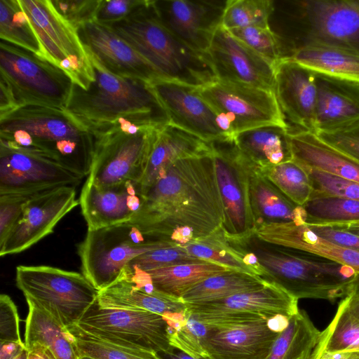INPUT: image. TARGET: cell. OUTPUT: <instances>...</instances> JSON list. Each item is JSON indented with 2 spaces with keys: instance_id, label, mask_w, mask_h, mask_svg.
I'll return each instance as SVG.
<instances>
[{
  "instance_id": "obj_5",
  "label": "cell",
  "mask_w": 359,
  "mask_h": 359,
  "mask_svg": "<svg viewBox=\"0 0 359 359\" xmlns=\"http://www.w3.org/2000/svg\"><path fill=\"white\" fill-rule=\"evenodd\" d=\"M226 238L232 245L257 257L266 273L264 280L297 300L334 302L344 297L357 273L349 266L318 255L264 241L255 233L241 238Z\"/></svg>"
},
{
  "instance_id": "obj_28",
  "label": "cell",
  "mask_w": 359,
  "mask_h": 359,
  "mask_svg": "<svg viewBox=\"0 0 359 359\" xmlns=\"http://www.w3.org/2000/svg\"><path fill=\"white\" fill-rule=\"evenodd\" d=\"M289 137L293 161L359 182V162L324 142L314 133L290 128Z\"/></svg>"
},
{
  "instance_id": "obj_32",
  "label": "cell",
  "mask_w": 359,
  "mask_h": 359,
  "mask_svg": "<svg viewBox=\"0 0 359 359\" xmlns=\"http://www.w3.org/2000/svg\"><path fill=\"white\" fill-rule=\"evenodd\" d=\"M261 277L238 270L213 275L185 291L180 299L186 304H197L224 299L257 290L268 285Z\"/></svg>"
},
{
  "instance_id": "obj_31",
  "label": "cell",
  "mask_w": 359,
  "mask_h": 359,
  "mask_svg": "<svg viewBox=\"0 0 359 359\" xmlns=\"http://www.w3.org/2000/svg\"><path fill=\"white\" fill-rule=\"evenodd\" d=\"M289 129L264 126L236 133L233 140L245 158L264 168L292 160Z\"/></svg>"
},
{
  "instance_id": "obj_60",
  "label": "cell",
  "mask_w": 359,
  "mask_h": 359,
  "mask_svg": "<svg viewBox=\"0 0 359 359\" xmlns=\"http://www.w3.org/2000/svg\"><path fill=\"white\" fill-rule=\"evenodd\" d=\"M359 236V223L332 226Z\"/></svg>"
},
{
  "instance_id": "obj_40",
  "label": "cell",
  "mask_w": 359,
  "mask_h": 359,
  "mask_svg": "<svg viewBox=\"0 0 359 359\" xmlns=\"http://www.w3.org/2000/svg\"><path fill=\"white\" fill-rule=\"evenodd\" d=\"M182 247L190 255L198 259L256 275L245 264L241 252L234 248L228 241L222 227L212 233L194 239Z\"/></svg>"
},
{
  "instance_id": "obj_2",
  "label": "cell",
  "mask_w": 359,
  "mask_h": 359,
  "mask_svg": "<svg viewBox=\"0 0 359 359\" xmlns=\"http://www.w3.org/2000/svg\"><path fill=\"white\" fill-rule=\"evenodd\" d=\"M95 132L65 108L27 104L0 116V145L54 161L88 175Z\"/></svg>"
},
{
  "instance_id": "obj_23",
  "label": "cell",
  "mask_w": 359,
  "mask_h": 359,
  "mask_svg": "<svg viewBox=\"0 0 359 359\" xmlns=\"http://www.w3.org/2000/svg\"><path fill=\"white\" fill-rule=\"evenodd\" d=\"M275 93L285 116L293 128L315 133L316 74L285 58L275 65Z\"/></svg>"
},
{
  "instance_id": "obj_62",
  "label": "cell",
  "mask_w": 359,
  "mask_h": 359,
  "mask_svg": "<svg viewBox=\"0 0 359 359\" xmlns=\"http://www.w3.org/2000/svg\"><path fill=\"white\" fill-rule=\"evenodd\" d=\"M79 359H94L88 356H80Z\"/></svg>"
},
{
  "instance_id": "obj_61",
  "label": "cell",
  "mask_w": 359,
  "mask_h": 359,
  "mask_svg": "<svg viewBox=\"0 0 359 359\" xmlns=\"http://www.w3.org/2000/svg\"><path fill=\"white\" fill-rule=\"evenodd\" d=\"M28 353H29L28 349L27 348H25L19 355H18L13 359H27Z\"/></svg>"
},
{
  "instance_id": "obj_52",
  "label": "cell",
  "mask_w": 359,
  "mask_h": 359,
  "mask_svg": "<svg viewBox=\"0 0 359 359\" xmlns=\"http://www.w3.org/2000/svg\"><path fill=\"white\" fill-rule=\"evenodd\" d=\"M29 198L20 196H0V242L10 231L21 212L24 203Z\"/></svg>"
},
{
  "instance_id": "obj_46",
  "label": "cell",
  "mask_w": 359,
  "mask_h": 359,
  "mask_svg": "<svg viewBox=\"0 0 359 359\" xmlns=\"http://www.w3.org/2000/svg\"><path fill=\"white\" fill-rule=\"evenodd\" d=\"M210 329L209 325L197 320L189 313L187 324L169 334L170 345L194 358L208 357L204 339Z\"/></svg>"
},
{
  "instance_id": "obj_29",
  "label": "cell",
  "mask_w": 359,
  "mask_h": 359,
  "mask_svg": "<svg viewBox=\"0 0 359 359\" xmlns=\"http://www.w3.org/2000/svg\"><path fill=\"white\" fill-rule=\"evenodd\" d=\"M248 173L250 205L256 229L265 224L305 222L302 206L290 200L249 160Z\"/></svg>"
},
{
  "instance_id": "obj_48",
  "label": "cell",
  "mask_w": 359,
  "mask_h": 359,
  "mask_svg": "<svg viewBox=\"0 0 359 359\" xmlns=\"http://www.w3.org/2000/svg\"><path fill=\"white\" fill-rule=\"evenodd\" d=\"M315 134L324 142L359 162V119L339 128Z\"/></svg>"
},
{
  "instance_id": "obj_22",
  "label": "cell",
  "mask_w": 359,
  "mask_h": 359,
  "mask_svg": "<svg viewBox=\"0 0 359 359\" xmlns=\"http://www.w3.org/2000/svg\"><path fill=\"white\" fill-rule=\"evenodd\" d=\"M142 201L140 184L130 180L109 187H98L86 180L79 197L89 231L131 221Z\"/></svg>"
},
{
  "instance_id": "obj_6",
  "label": "cell",
  "mask_w": 359,
  "mask_h": 359,
  "mask_svg": "<svg viewBox=\"0 0 359 359\" xmlns=\"http://www.w3.org/2000/svg\"><path fill=\"white\" fill-rule=\"evenodd\" d=\"M109 27L149 62L162 79L198 88L217 80L205 54L190 48L163 25L153 0Z\"/></svg>"
},
{
  "instance_id": "obj_43",
  "label": "cell",
  "mask_w": 359,
  "mask_h": 359,
  "mask_svg": "<svg viewBox=\"0 0 359 359\" xmlns=\"http://www.w3.org/2000/svg\"><path fill=\"white\" fill-rule=\"evenodd\" d=\"M273 0H227L221 26L227 30L269 27Z\"/></svg>"
},
{
  "instance_id": "obj_34",
  "label": "cell",
  "mask_w": 359,
  "mask_h": 359,
  "mask_svg": "<svg viewBox=\"0 0 359 359\" xmlns=\"http://www.w3.org/2000/svg\"><path fill=\"white\" fill-rule=\"evenodd\" d=\"M320 334L306 312L299 309L276 337L266 359H310Z\"/></svg>"
},
{
  "instance_id": "obj_41",
  "label": "cell",
  "mask_w": 359,
  "mask_h": 359,
  "mask_svg": "<svg viewBox=\"0 0 359 359\" xmlns=\"http://www.w3.org/2000/svg\"><path fill=\"white\" fill-rule=\"evenodd\" d=\"M259 172L292 202L302 206L311 198L313 187L307 171L292 160L259 168Z\"/></svg>"
},
{
  "instance_id": "obj_7",
  "label": "cell",
  "mask_w": 359,
  "mask_h": 359,
  "mask_svg": "<svg viewBox=\"0 0 359 359\" xmlns=\"http://www.w3.org/2000/svg\"><path fill=\"white\" fill-rule=\"evenodd\" d=\"M72 86L70 76L53 62L1 39L0 89L10 110L27 104L65 108Z\"/></svg>"
},
{
  "instance_id": "obj_9",
  "label": "cell",
  "mask_w": 359,
  "mask_h": 359,
  "mask_svg": "<svg viewBox=\"0 0 359 359\" xmlns=\"http://www.w3.org/2000/svg\"><path fill=\"white\" fill-rule=\"evenodd\" d=\"M180 245L170 240L144 235L130 222L88 230L78 245L81 271L101 291L111 285L137 257L155 249Z\"/></svg>"
},
{
  "instance_id": "obj_11",
  "label": "cell",
  "mask_w": 359,
  "mask_h": 359,
  "mask_svg": "<svg viewBox=\"0 0 359 359\" xmlns=\"http://www.w3.org/2000/svg\"><path fill=\"white\" fill-rule=\"evenodd\" d=\"M18 1L36 33L46 58L65 72L73 83L86 89L93 81V68L77 29L55 10L50 0Z\"/></svg>"
},
{
  "instance_id": "obj_54",
  "label": "cell",
  "mask_w": 359,
  "mask_h": 359,
  "mask_svg": "<svg viewBox=\"0 0 359 359\" xmlns=\"http://www.w3.org/2000/svg\"><path fill=\"white\" fill-rule=\"evenodd\" d=\"M342 300L348 309L359 320V273L348 284Z\"/></svg>"
},
{
  "instance_id": "obj_21",
  "label": "cell",
  "mask_w": 359,
  "mask_h": 359,
  "mask_svg": "<svg viewBox=\"0 0 359 359\" xmlns=\"http://www.w3.org/2000/svg\"><path fill=\"white\" fill-rule=\"evenodd\" d=\"M90 57L108 72L149 83L161 78L154 67L110 27L95 20L77 28Z\"/></svg>"
},
{
  "instance_id": "obj_57",
  "label": "cell",
  "mask_w": 359,
  "mask_h": 359,
  "mask_svg": "<svg viewBox=\"0 0 359 359\" xmlns=\"http://www.w3.org/2000/svg\"><path fill=\"white\" fill-rule=\"evenodd\" d=\"M290 317L277 315L267 319V325L270 330L276 332H280L287 325Z\"/></svg>"
},
{
  "instance_id": "obj_50",
  "label": "cell",
  "mask_w": 359,
  "mask_h": 359,
  "mask_svg": "<svg viewBox=\"0 0 359 359\" xmlns=\"http://www.w3.org/2000/svg\"><path fill=\"white\" fill-rule=\"evenodd\" d=\"M55 10L76 29L95 16L100 0H50Z\"/></svg>"
},
{
  "instance_id": "obj_51",
  "label": "cell",
  "mask_w": 359,
  "mask_h": 359,
  "mask_svg": "<svg viewBox=\"0 0 359 359\" xmlns=\"http://www.w3.org/2000/svg\"><path fill=\"white\" fill-rule=\"evenodd\" d=\"M18 309L11 298L0 295V342H22L20 334Z\"/></svg>"
},
{
  "instance_id": "obj_19",
  "label": "cell",
  "mask_w": 359,
  "mask_h": 359,
  "mask_svg": "<svg viewBox=\"0 0 359 359\" xmlns=\"http://www.w3.org/2000/svg\"><path fill=\"white\" fill-rule=\"evenodd\" d=\"M224 0H153L163 25L192 50L205 54L222 24Z\"/></svg>"
},
{
  "instance_id": "obj_24",
  "label": "cell",
  "mask_w": 359,
  "mask_h": 359,
  "mask_svg": "<svg viewBox=\"0 0 359 359\" xmlns=\"http://www.w3.org/2000/svg\"><path fill=\"white\" fill-rule=\"evenodd\" d=\"M210 326L204 348L211 359H266L279 334L269 328L267 319Z\"/></svg>"
},
{
  "instance_id": "obj_55",
  "label": "cell",
  "mask_w": 359,
  "mask_h": 359,
  "mask_svg": "<svg viewBox=\"0 0 359 359\" xmlns=\"http://www.w3.org/2000/svg\"><path fill=\"white\" fill-rule=\"evenodd\" d=\"M25 348V342H0V359H13Z\"/></svg>"
},
{
  "instance_id": "obj_30",
  "label": "cell",
  "mask_w": 359,
  "mask_h": 359,
  "mask_svg": "<svg viewBox=\"0 0 359 359\" xmlns=\"http://www.w3.org/2000/svg\"><path fill=\"white\" fill-rule=\"evenodd\" d=\"M97 301L104 308L144 310L162 316L187 310L181 299L157 290L151 294L144 292L130 280L123 270L111 285L99 291Z\"/></svg>"
},
{
  "instance_id": "obj_26",
  "label": "cell",
  "mask_w": 359,
  "mask_h": 359,
  "mask_svg": "<svg viewBox=\"0 0 359 359\" xmlns=\"http://www.w3.org/2000/svg\"><path fill=\"white\" fill-rule=\"evenodd\" d=\"M211 153L210 142L170 123L162 126L156 133L139 183L142 196L172 163Z\"/></svg>"
},
{
  "instance_id": "obj_16",
  "label": "cell",
  "mask_w": 359,
  "mask_h": 359,
  "mask_svg": "<svg viewBox=\"0 0 359 359\" xmlns=\"http://www.w3.org/2000/svg\"><path fill=\"white\" fill-rule=\"evenodd\" d=\"M83 177L47 158L0 145V196L30 197L55 188L76 187Z\"/></svg>"
},
{
  "instance_id": "obj_37",
  "label": "cell",
  "mask_w": 359,
  "mask_h": 359,
  "mask_svg": "<svg viewBox=\"0 0 359 359\" xmlns=\"http://www.w3.org/2000/svg\"><path fill=\"white\" fill-rule=\"evenodd\" d=\"M359 351V320L341 299L327 327L321 332L310 359H320L325 355Z\"/></svg>"
},
{
  "instance_id": "obj_59",
  "label": "cell",
  "mask_w": 359,
  "mask_h": 359,
  "mask_svg": "<svg viewBox=\"0 0 359 359\" xmlns=\"http://www.w3.org/2000/svg\"><path fill=\"white\" fill-rule=\"evenodd\" d=\"M324 359H359V351L340 352L327 354L322 357Z\"/></svg>"
},
{
  "instance_id": "obj_14",
  "label": "cell",
  "mask_w": 359,
  "mask_h": 359,
  "mask_svg": "<svg viewBox=\"0 0 359 359\" xmlns=\"http://www.w3.org/2000/svg\"><path fill=\"white\" fill-rule=\"evenodd\" d=\"M198 90L216 114L229 118L234 135L269 125L290 128L273 90L217 79Z\"/></svg>"
},
{
  "instance_id": "obj_25",
  "label": "cell",
  "mask_w": 359,
  "mask_h": 359,
  "mask_svg": "<svg viewBox=\"0 0 359 359\" xmlns=\"http://www.w3.org/2000/svg\"><path fill=\"white\" fill-rule=\"evenodd\" d=\"M315 74V133L335 130L359 119V81Z\"/></svg>"
},
{
  "instance_id": "obj_13",
  "label": "cell",
  "mask_w": 359,
  "mask_h": 359,
  "mask_svg": "<svg viewBox=\"0 0 359 359\" xmlns=\"http://www.w3.org/2000/svg\"><path fill=\"white\" fill-rule=\"evenodd\" d=\"M210 143L224 210V236L237 239L254 234L256 226L250 200L248 160L233 138Z\"/></svg>"
},
{
  "instance_id": "obj_36",
  "label": "cell",
  "mask_w": 359,
  "mask_h": 359,
  "mask_svg": "<svg viewBox=\"0 0 359 359\" xmlns=\"http://www.w3.org/2000/svg\"><path fill=\"white\" fill-rule=\"evenodd\" d=\"M289 58L316 74L359 81V57L337 48L309 46Z\"/></svg>"
},
{
  "instance_id": "obj_3",
  "label": "cell",
  "mask_w": 359,
  "mask_h": 359,
  "mask_svg": "<svg viewBox=\"0 0 359 359\" xmlns=\"http://www.w3.org/2000/svg\"><path fill=\"white\" fill-rule=\"evenodd\" d=\"M269 27L279 41L283 59L309 46L359 57V0L273 1Z\"/></svg>"
},
{
  "instance_id": "obj_53",
  "label": "cell",
  "mask_w": 359,
  "mask_h": 359,
  "mask_svg": "<svg viewBox=\"0 0 359 359\" xmlns=\"http://www.w3.org/2000/svg\"><path fill=\"white\" fill-rule=\"evenodd\" d=\"M306 225L319 238L339 247L359 252V236L332 226Z\"/></svg>"
},
{
  "instance_id": "obj_27",
  "label": "cell",
  "mask_w": 359,
  "mask_h": 359,
  "mask_svg": "<svg viewBox=\"0 0 359 359\" xmlns=\"http://www.w3.org/2000/svg\"><path fill=\"white\" fill-rule=\"evenodd\" d=\"M255 235L264 241L325 257L359 273V252L339 247L319 238L304 223L265 224L257 228Z\"/></svg>"
},
{
  "instance_id": "obj_8",
  "label": "cell",
  "mask_w": 359,
  "mask_h": 359,
  "mask_svg": "<svg viewBox=\"0 0 359 359\" xmlns=\"http://www.w3.org/2000/svg\"><path fill=\"white\" fill-rule=\"evenodd\" d=\"M15 282L27 303L47 312L65 329L79 322L99 294L82 273L50 266L20 265Z\"/></svg>"
},
{
  "instance_id": "obj_58",
  "label": "cell",
  "mask_w": 359,
  "mask_h": 359,
  "mask_svg": "<svg viewBox=\"0 0 359 359\" xmlns=\"http://www.w3.org/2000/svg\"><path fill=\"white\" fill-rule=\"evenodd\" d=\"M156 354L160 359H211L209 357L194 358L176 348H173L169 352H159Z\"/></svg>"
},
{
  "instance_id": "obj_17",
  "label": "cell",
  "mask_w": 359,
  "mask_h": 359,
  "mask_svg": "<svg viewBox=\"0 0 359 359\" xmlns=\"http://www.w3.org/2000/svg\"><path fill=\"white\" fill-rule=\"evenodd\" d=\"M76 187H62L29 197L5 238L1 257L23 252L52 233L58 222L79 204Z\"/></svg>"
},
{
  "instance_id": "obj_33",
  "label": "cell",
  "mask_w": 359,
  "mask_h": 359,
  "mask_svg": "<svg viewBox=\"0 0 359 359\" xmlns=\"http://www.w3.org/2000/svg\"><path fill=\"white\" fill-rule=\"evenodd\" d=\"M27 304L25 346L39 343L47 347L56 359H79L67 329L45 311L34 304Z\"/></svg>"
},
{
  "instance_id": "obj_42",
  "label": "cell",
  "mask_w": 359,
  "mask_h": 359,
  "mask_svg": "<svg viewBox=\"0 0 359 359\" xmlns=\"http://www.w3.org/2000/svg\"><path fill=\"white\" fill-rule=\"evenodd\" d=\"M79 356L94 359H160L156 353L116 345L81 329L77 325L67 328Z\"/></svg>"
},
{
  "instance_id": "obj_35",
  "label": "cell",
  "mask_w": 359,
  "mask_h": 359,
  "mask_svg": "<svg viewBox=\"0 0 359 359\" xmlns=\"http://www.w3.org/2000/svg\"><path fill=\"white\" fill-rule=\"evenodd\" d=\"M218 263L201 260L148 271L156 290L179 298L203 280L223 271L231 270Z\"/></svg>"
},
{
  "instance_id": "obj_4",
  "label": "cell",
  "mask_w": 359,
  "mask_h": 359,
  "mask_svg": "<svg viewBox=\"0 0 359 359\" xmlns=\"http://www.w3.org/2000/svg\"><path fill=\"white\" fill-rule=\"evenodd\" d=\"M91 60L93 81L86 89L73 83L65 107L68 112L91 127L121 121L154 128L170 123L150 83L114 75Z\"/></svg>"
},
{
  "instance_id": "obj_18",
  "label": "cell",
  "mask_w": 359,
  "mask_h": 359,
  "mask_svg": "<svg viewBox=\"0 0 359 359\" xmlns=\"http://www.w3.org/2000/svg\"><path fill=\"white\" fill-rule=\"evenodd\" d=\"M205 54L217 80L275 91V65L221 25Z\"/></svg>"
},
{
  "instance_id": "obj_20",
  "label": "cell",
  "mask_w": 359,
  "mask_h": 359,
  "mask_svg": "<svg viewBox=\"0 0 359 359\" xmlns=\"http://www.w3.org/2000/svg\"><path fill=\"white\" fill-rule=\"evenodd\" d=\"M150 84L170 124L208 142L231 138L218 127L217 114L201 96L198 87L162 78Z\"/></svg>"
},
{
  "instance_id": "obj_63",
  "label": "cell",
  "mask_w": 359,
  "mask_h": 359,
  "mask_svg": "<svg viewBox=\"0 0 359 359\" xmlns=\"http://www.w3.org/2000/svg\"><path fill=\"white\" fill-rule=\"evenodd\" d=\"M320 359H324V358H320Z\"/></svg>"
},
{
  "instance_id": "obj_38",
  "label": "cell",
  "mask_w": 359,
  "mask_h": 359,
  "mask_svg": "<svg viewBox=\"0 0 359 359\" xmlns=\"http://www.w3.org/2000/svg\"><path fill=\"white\" fill-rule=\"evenodd\" d=\"M307 225L335 226L359 223V201L339 196L311 197L302 205Z\"/></svg>"
},
{
  "instance_id": "obj_1",
  "label": "cell",
  "mask_w": 359,
  "mask_h": 359,
  "mask_svg": "<svg viewBox=\"0 0 359 359\" xmlns=\"http://www.w3.org/2000/svg\"><path fill=\"white\" fill-rule=\"evenodd\" d=\"M142 198L140 210L128 222L151 238L170 240L174 230L188 226L194 239L200 238L224 222L212 153L172 163L142 194Z\"/></svg>"
},
{
  "instance_id": "obj_12",
  "label": "cell",
  "mask_w": 359,
  "mask_h": 359,
  "mask_svg": "<svg viewBox=\"0 0 359 359\" xmlns=\"http://www.w3.org/2000/svg\"><path fill=\"white\" fill-rule=\"evenodd\" d=\"M76 325L121 346L154 353L169 352L174 348L163 317L144 310L104 308L96 301Z\"/></svg>"
},
{
  "instance_id": "obj_39",
  "label": "cell",
  "mask_w": 359,
  "mask_h": 359,
  "mask_svg": "<svg viewBox=\"0 0 359 359\" xmlns=\"http://www.w3.org/2000/svg\"><path fill=\"white\" fill-rule=\"evenodd\" d=\"M0 38L46 59L36 33L18 0H0Z\"/></svg>"
},
{
  "instance_id": "obj_10",
  "label": "cell",
  "mask_w": 359,
  "mask_h": 359,
  "mask_svg": "<svg viewBox=\"0 0 359 359\" xmlns=\"http://www.w3.org/2000/svg\"><path fill=\"white\" fill-rule=\"evenodd\" d=\"M97 135L96 149L87 181L109 187L126 181L140 182L158 130L146 128L136 133L114 124L90 127Z\"/></svg>"
},
{
  "instance_id": "obj_49",
  "label": "cell",
  "mask_w": 359,
  "mask_h": 359,
  "mask_svg": "<svg viewBox=\"0 0 359 359\" xmlns=\"http://www.w3.org/2000/svg\"><path fill=\"white\" fill-rule=\"evenodd\" d=\"M147 1L148 0H100L94 20L110 26L137 13Z\"/></svg>"
},
{
  "instance_id": "obj_15",
  "label": "cell",
  "mask_w": 359,
  "mask_h": 359,
  "mask_svg": "<svg viewBox=\"0 0 359 359\" xmlns=\"http://www.w3.org/2000/svg\"><path fill=\"white\" fill-rule=\"evenodd\" d=\"M187 306L197 320L213 326L269 319L277 315L290 317L299 310L297 299L272 283L224 299Z\"/></svg>"
},
{
  "instance_id": "obj_47",
  "label": "cell",
  "mask_w": 359,
  "mask_h": 359,
  "mask_svg": "<svg viewBox=\"0 0 359 359\" xmlns=\"http://www.w3.org/2000/svg\"><path fill=\"white\" fill-rule=\"evenodd\" d=\"M181 245L164 247L140 255L129 264L137 265L146 271L175 265L199 262Z\"/></svg>"
},
{
  "instance_id": "obj_45",
  "label": "cell",
  "mask_w": 359,
  "mask_h": 359,
  "mask_svg": "<svg viewBox=\"0 0 359 359\" xmlns=\"http://www.w3.org/2000/svg\"><path fill=\"white\" fill-rule=\"evenodd\" d=\"M301 165L307 171L312 182L311 198L333 196L359 201L358 182Z\"/></svg>"
},
{
  "instance_id": "obj_44",
  "label": "cell",
  "mask_w": 359,
  "mask_h": 359,
  "mask_svg": "<svg viewBox=\"0 0 359 359\" xmlns=\"http://www.w3.org/2000/svg\"><path fill=\"white\" fill-rule=\"evenodd\" d=\"M228 31L273 65L283 59L279 41L270 27H250Z\"/></svg>"
},
{
  "instance_id": "obj_56",
  "label": "cell",
  "mask_w": 359,
  "mask_h": 359,
  "mask_svg": "<svg viewBox=\"0 0 359 359\" xmlns=\"http://www.w3.org/2000/svg\"><path fill=\"white\" fill-rule=\"evenodd\" d=\"M26 348L29 351L27 359H56L47 347L39 343L32 344Z\"/></svg>"
}]
</instances>
